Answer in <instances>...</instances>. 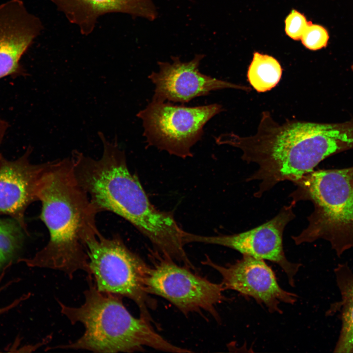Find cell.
Returning <instances> with one entry per match:
<instances>
[{
	"label": "cell",
	"instance_id": "22",
	"mask_svg": "<svg viewBox=\"0 0 353 353\" xmlns=\"http://www.w3.org/2000/svg\"><path fill=\"white\" fill-rule=\"evenodd\" d=\"M352 69L353 70V65L352 66Z\"/></svg>",
	"mask_w": 353,
	"mask_h": 353
},
{
	"label": "cell",
	"instance_id": "14",
	"mask_svg": "<svg viewBox=\"0 0 353 353\" xmlns=\"http://www.w3.org/2000/svg\"><path fill=\"white\" fill-rule=\"evenodd\" d=\"M50 0L84 35L91 33L98 19L107 13H124L150 21H154L158 16L153 0Z\"/></svg>",
	"mask_w": 353,
	"mask_h": 353
},
{
	"label": "cell",
	"instance_id": "3",
	"mask_svg": "<svg viewBox=\"0 0 353 353\" xmlns=\"http://www.w3.org/2000/svg\"><path fill=\"white\" fill-rule=\"evenodd\" d=\"M37 197L42 205L40 218L50 239L34 256L20 261L28 267L61 271L70 279L78 270L91 277L85 242L100 233L96 223L98 213L79 184L70 157L49 162Z\"/></svg>",
	"mask_w": 353,
	"mask_h": 353
},
{
	"label": "cell",
	"instance_id": "16",
	"mask_svg": "<svg viewBox=\"0 0 353 353\" xmlns=\"http://www.w3.org/2000/svg\"><path fill=\"white\" fill-rule=\"evenodd\" d=\"M282 69L279 62L268 54L254 52L247 72L248 80L258 92L271 90L279 82Z\"/></svg>",
	"mask_w": 353,
	"mask_h": 353
},
{
	"label": "cell",
	"instance_id": "13",
	"mask_svg": "<svg viewBox=\"0 0 353 353\" xmlns=\"http://www.w3.org/2000/svg\"><path fill=\"white\" fill-rule=\"evenodd\" d=\"M31 150L28 149L16 159L3 157L0 161V213L16 220L26 232L25 211L37 201L40 181L49 163H32Z\"/></svg>",
	"mask_w": 353,
	"mask_h": 353
},
{
	"label": "cell",
	"instance_id": "4",
	"mask_svg": "<svg viewBox=\"0 0 353 353\" xmlns=\"http://www.w3.org/2000/svg\"><path fill=\"white\" fill-rule=\"evenodd\" d=\"M87 282L85 301L80 306H69L57 300L61 313L72 324L83 325V335L74 342L49 349L116 353L142 351L148 347L165 352H191L168 342L156 332L151 323L132 316L122 297L99 291L92 277H87Z\"/></svg>",
	"mask_w": 353,
	"mask_h": 353
},
{
	"label": "cell",
	"instance_id": "12",
	"mask_svg": "<svg viewBox=\"0 0 353 353\" xmlns=\"http://www.w3.org/2000/svg\"><path fill=\"white\" fill-rule=\"evenodd\" d=\"M42 29L41 20L22 0L0 4V79L26 75L21 58Z\"/></svg>",
	"mask_w": 353,
	"mask_h": 353
},
{
	"label": "cell",
	"instance_id": "6",
	"mask_svg": "<svg viewBox=\"0 0 353 353\" xmlns=\"http://www.w3.org/2000/svg\"><path fill=\"white\" fill-rule=\"evenodd\" d=\"M85 246L98 290L131 300L139 308L140 317L152 323L150 309L156 308V302L145 288L149 266L118 234L106 238L99 233L88 238Z\"/></svg>",
	"mask_w": 353,
	"mask_h": 353
},
{
	"label": "cell",
	"instance_id": "9",
	"mask_svg": "<svg viewBox=\"0 0 353 353\" xmlns=\"http://www.w3.org/2000/svg\"><path fill=\"white\" fill-rule=\"evenodd\" d=\"M284 207L270 221L253 229L232 235L202 236L184 232V244L191 242L218 245L235 250L242 254L267 260L277 264L287 276L290 285L295 286V277L301 263L289 261L283 247V233L287 224L294 219V202Z\"/></svg>",
	"mask_w": 353,
	"mask_h": 353
},
{
	"label": "cell",
	"instance_id": "11",
	"mask_svg": "<svg viewBox=\"0 0 353 353\" xmlns=\"http://www.w3.org/2000/svg\"><path fill=\"white\" fill-rule=\"evenodd\" d=\"M204 56L197 54L190 61L183 62L179 56H172L171 62L158 61V71L152 72L148 76L155 86L152 100L184 104L213 91L226 88L251 90L202 73L199 66Z\"/></svg>",
	"mask_w": 353,
	"mask_h": 353
},
{
	"label": "cell",
	"instance_id": "7",
	"mask_svg": "<svg viewBox=\"0 0 353 353\" xmlns=\"http://www.w3.org/2000/svg\"><path fill=\"white\" fill-rule=\"evenodd\" d=\"M223 110L218 103L188 107L152 100L137 116L149 146L185 159L193 156L191 149L202 138L204 126Z\"/></svg>",
	"mask_w": 353,
	"mask_h": 353
},
{
	"label": "cell",
	"instance_id": "19",
	"mask_svg": "<svg viewBox=\"0 0 353 353\" xmlns=\"http://www.w3.org/2000/svg\"><path fill=\"white\" fill-rule=\"evenodd\" d=\"M308 22L303 14L293 9L285 18V32L291 39L300 40Z\"/></svg>",
	"mask_w": 353,
	"mask_h": 353
},
{
	"label": "cell",
	"instance_id": "21",
	"mask_svg": "<svg viewBox=\"0 0 353 353\" xmlns=\"http://www.w3.org/2000/svg\"><path fill=\"white\" fill-rule=\"evenodd\" d=\"M8 126L9 125L7 122L0 119V146ZM2 158L3 156L0 152V161Z\"/></svg>",
	"mask_w": 353,
	"mask_h": 353
},
{
	"label": "cell",
	"instance_id": "20",
	"mask_svg": "<svg viewBox=\"0 0 353 353\" xmlns=\"http://www.w3.org/2000/svg\"><path fill=\"white\" fill-rule=\"evenodd\" d=\"M5 273L4 271H3L1 274L0 276V292L2 290L4 287L5 286H1L0 285L1 280L2 279V278L3 276H4ZM25 298H20V299L15 300L14 302H13L12 303L10 304L9 305L2 307H0V315L1 314H3L7 311L12 309L13 307H15L16 305H17L20 303L21 302L22 300H24Z\"/></svg>",
	"mask_w": 353,
	"mask_h": 353
},
{
	"label": "cell",
	"instance_id": "17",
	"mask_svg": "<svg viewBox=\"0 0 353 353\" xmlns=\"http://www.w3.org/2000/svg\"><path fill=\"white\" fill-rule=\"evenodd\" d=\"M27 234L14 219L0 218V270L17 258Z\"/></svg>",
	"mask_w": 353,
	"mask_h": 353
},
{
	"label": "cell",
	"instance_id": "8",
	"mask_svg": "<svg viewBox=\"0 0 353 353\" xmlns=\"http://www.w3.org/2000/svg\"><path fill=\"white\" fill-rule=\"evenodd\" d=\"M149 257L151 265L145 279L148 294L165 299L185 315L204 311L221 322L216 306L227 300L222 283L212 282L156 250L151 251Z\"/></svg>",
	"mask_w": 353,
	"mask_h": 353
},
{
	"label": "cell",
	"instance_id": "18",
	"mask_svg": "<svg viewBox=\"0 0 353 353\" xmlns=\"http://www.w3.org/2000/svg\"><path fill=\"white\" fill-rule=\"evenodd\" d=\"M329 34L323 26L309 21L301 38L303 45L311 50H320L327 46Z\"/></svg>",
	"mask_w": 353,
	"mask_h": 353
},
{
	"label": "cell",
	"instance_id": "1",
	"mask_svg": "<svg viewBox=\"0 0 353 353\" xmlns=\"http://www.w3.org/2000/svg\"><path fill=\"white\" fill-rule=\"evenodd\" d=\"M217 141L239 149L243 160L257 165L247 180L259 181L254 194L259 197L281 181H297L328 156L353 148V120L334 124L287 120L281 124L264 111L254 135L227 133Z\"/></svg>",
	"mask_w": 353,
	"mask_h": 353
},
{
	"label": "cell",
	"instance_id": "2",
	"mask_svg": "<svg viewBox=\"0 0 353 353\" xmlns=\"http://www.w3.org/2000/svg\"><path fill=\"white\" fill-rule=\"evenodd\" d=\"M98 135L103 147L100 158L76 150L71 157L76 177L92 204L98 213L111 212L127 221L160 253L172 258L181 256L184 231L173 213L159 210L151 202L117 142H109L102 132Z\"/></svg>",
	"mask_w": 353,
	"mask_h": 353
},
{
	"label": "cell",
	"instance_id": "15",
	"mask_svg": "<svg viewBox=\"0 0 353 353\" xmlns=\"http://www.w3.org/2000/svg\"><path fill=\"white\" fill-rule=\"evenodd\" d=\"M341 299L329 313L339 311L341 328L334 353H353V272L347 264H339L334 270Z\"/></svg>",
	"mask_w": 353,
	"mask_h": 353
},
{
	"label": "cell",
	"instance_id": "10",
	"mask_svg": "<svg viewBox=\"0 0 353 353\" xmlns=\"http://www.w3.org/2000/svg\"><path fill=\"white\" fill-rule=\"evenodd\" d=\"M216 270L222 277L225 290H232L253 299L270 313L281 314V303L293 304L298 296L279 285L275 273L264 260L243 254L235 263L222 266L206 256L202 262Z\"/></svg>",
	"mask_w": 353,
	"mask_h": 353
},
{
	"label": "cell",
	"instance_id": "5",
	"mask_svg": "<svg viewBox=\"0 0 353 353\" xmlns=\"http://www.w3.org/2000/svg\"><path fill=\"white\" fill-rule=\"evenodd\" d=\"M294 183L293 202L309 200L314 207L307 227L292 236L295 243L325 239L338 256L353 248V167L313 171Z\"/></svg>",
	"mask_w": 353,
	"mask_h": 353
}]
</instances>
